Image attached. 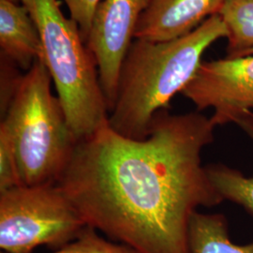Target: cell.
I'll use <instances>...</instances> for the list:
<instances>
[{"label":"cell","mask_w":253,"mask_h":253,"mask_svg":"<svg viewBox=\"0 0 253 253\" xmlns=\"http://www.w3.org/2000/svg\"><path fill=\"white\" fill-rule=\"evenodd\" d=\"M150 0H102L92 19L85 44L98 65L100 85L114 109L121 67L135 39L141 15Z\"/></svg>","instance_id":"obj_7"},{"label":"cell","mask_w":253,"mask_h":253,"mask_svg":"<svg viewBox=\"0 0 253 253\" xmlns=\"http://www.w3.org/2000/svg\"><path fill=\"white\" fill-rule=\"evenodd\" d=\"M236 125L244 130L253 142V111L240 118ZM209 178L224 201L234 202L253 215V176L224 164L207 166Z\"/></svg>","instance_id":"obj_11"},{"label":"cell","mask_w":253,"mask_h":253,"mask_svg":"<svg viewBox=\"0 0 253 253\" xmlns=\"http://www.w3.org/2000/svg\"><path fill=\"white\" fill-rule=\"evenodd\" d=\"M48 253H138L126 245L109 241L101 237L98 231L86 226L80 235L70 244Z\"/></svg>","instance_id":"obj_13"},{"label":"cell","mask_w":253,"mask_h":253,"mask_svg":"<svg viewBox=\"0 0 253 253\" xmlns=\"http://www.w3.org/2000/svg\"><path fill=\"white\" fill-rule=\"evenodd\" d=\"M189 245L190 253H253V242L236 245L231 240L226 217L222 214L194 213Z\"/></svg>","instance_id":"obj_10"},{"label":"cell","mask_w":253,"mask_h":253,"mask_svg":"<svg viewBox=\"0 0 253 253\" xmlns=\"http://www.w3.org/2000/svg\"><path fill=\"white\" fill-rule=\"evenodd\" d=\"M22 186L13 148L7 132L0 128V192Z\"/></svg>","instance_id":"obj_14"},{"label":"cell","mask_w":253,"mask_h":253,"mask_svg":"<svg viewBox=\"0 0 253 253\" xmlns=\"http://www.w3.org/2000/svg\"><path fill=\"white\" fill-rule=\"evenodd\" d=\"M1 56L28 71L42 55L38 28L24 5L0 0Z\"/></svg>","instance_id":"obj_9"},{"label":"cell","mask_w":253,"mask_h":253,"mask_svg":"<svg viewBox=\"0 0 253 253\" xmlns=\"http://www.w3.org/2000/svg\"><path fill=\"white\" fill-rule=\"evenodd\" d=\"M252 54H253V50H251L250 52H248L245 56H247V55H252Z\"/></svg>","instance_id":"obj_17"},{"label":"cell","mask_w":253,"mask_h":253,"mask_svg":"<svg viewBox=\"0 0 253 253\" xmlns=\"http://www.w3.org/2000/svg\"><path fill=\"white\" fill-rule=\"evenodd\" d=\"M52 83L45 65L36 60L22 76L0 122L12 145L23 186L56 184L78 143Z\"/></svg>","instance_id":"obj_3"},{"label":"cell","mask_w":253,"mask_h":253,"mask_svg":"<svg viewBox=\"0 0 253 253\" xmlns=\"http://www.w3.org/2000/svg\"><path fill=\"white\" fill-rule=\"evenodd\" d=\"M36 25L42 42L40 61L45 65L77 142L109 121L96 60L78 25L67 18L57 0H22Z\"/></svg>","instance_id":"obj_4"},{"label":"cell","mask_w":253,"mask_h":253,"mask_svg":"<svg viewBox=\"0 0 253 253\" xmlns=\"http://www.w3.org/2000/svg\"><path fill=\"white\" fill-rule=\"evenodd\" d=\"M16 65L1 56V75H0V109L1 117L4 116L9 103L13 98V95L18 86L19 82L22 76L17 69Z\"/></svg>","instance_id":"obj_15"},{"label":"cell","mask_w":253,"mask_h":253,"mask_svg":"<svg viewBox=\"0 0 253 253\" xmlns=\"http://www.w3.org/2000/svg\"><path fill=\"white\" fill-rule=\"evenodd\" d=\"M12 2H15V3H19V2H22V0H10Z\"/></svg>","instance_id":"obj_18"},{"label":"cell","mask_w":253,"mask_h":253,"mask_svg":"<svg viewBox=\"0 0 253 253\" xmlns=\"http://www.w3.org/2000/svg\"><path fill=\"white\" fill-rule=\"evenodd\" d=\"M181 94L199 112L212 109L216 126L236 124L253 111V54L203 61Z\"/></svg>","instance_id":"obj_6"},{"label":"cell","mask_w":253,"mask_h":253,"mask_svg":"<svg viewBox=\"0 0 253 253\" xmlns=\"http://www.w3.org/2000/svg\"><path fill=\"white\" fill-rule=\"evenodd\" d=\"M71 18L78 25L84 42H86L92 19L102 0H63Z\"/></svg>","instance_id":"obj_16"},{"label":"cell","mask_w":253,"mask_h":253,"mask_svg":"<svg viewBox=\"0 0 253 253\" xmlns=\"http://www.w3.org/2000/svg\"><path fill=\"white\" fill-rule=\"evenodd\" d=\"M86 226L56 184L22 185L0 192V248L4 253H32L42 245L56 251L74 241Z\"/></svg>","instance_id":"obj_5"},{"label":"cell","mask_w":253,"mask_h":253,"mask_svg":"<svg viewBox=\"0 0 253 253\" xmlns=\"http://www.w3.org/2000/svg\"><path fill=\"white\" fill-rule=\"evenodd\" d=\"M218 15L228 29L227 57H242L253 50V0H225Z\"/></svg>","instance_id":"obj_12"},{"label":"cell","mask_w":253,"mask_h":253,"mask_svg":"<svg viewBox=\"0 0 253 253\" xmlns=\"http://www.w3.org/2000/svg\"><path fill=\"white\" fill-rule=\"evenodd\" d=\"M227 37L225 23L215 14L172 41L135 39L121 67L117 100L109 114L110 126L127 138L145 139L154 116L169 108L172 98L192 80L208 47Z\"/></svg>","instance_id":"obj_2"},{"label":"cell","mask_w":253,"mask_h":253,"mask_svg":"<svg viewBox=\"0 0 253 253\" xmlns=\"http://www.w3.org/2000/svg\"><path fill=\"white\" fill-rule=\"evenodd\" d=\"M225 0H150L136 28L135 39L169 42L196 29L218 14Z\"/></svg>","instance_id":"obj_8"},{"label":"cell","mask_w":253,"mask_h":253,"mask_svg":"<svg viewBox=\"0 0 253 253\" xmlns=\"http://www.w3.org/2000/svg\"><path fill=\"white\" fill-rule=\"evenodd\" d=\"M216 125L199 111L154 116L144 140L108 123L79 141L56 185L87 226L138 253H190L191 217L224 199L203 165Z\"/></svg>","instance_id":"obj_1"}]
</instances>
